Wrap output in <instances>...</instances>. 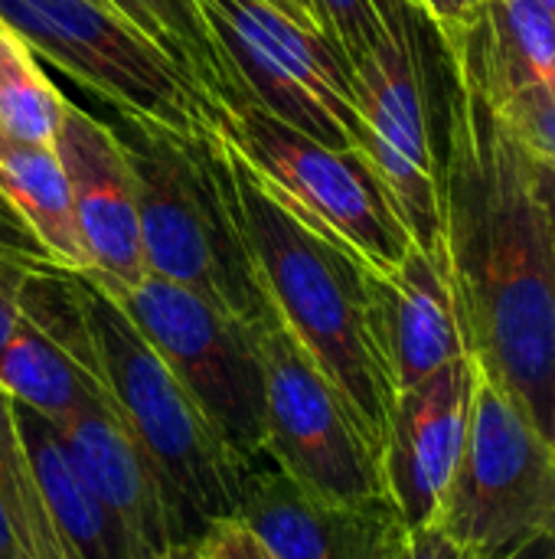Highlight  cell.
Listing matches in <instances>:
<instances>
[{
    "label": "cell",
    "instance_id": "cell-1",
    "mask_svg": "<svg viewBox=\"0 0 555 559\" xmlns=\"http://www.w3.org/2000/svg\"><path fill=\"white\" fill-rule=\"evenodd\" d=\"M445 56L442 226L464 347L555 449V236L540 164L497 121L464 43Z\"/></svg>",
    "mask_w": 555,
    "mask_h": 559
},
{
    "label": "cell",
    "instance_id": "cell-2",
    "mask_svg": "<svg viewBox=\"0 0 555 559\" xmlns=\"http://www.w3.org/2000/svg\"><path fill=\"white\" fill-rule=\"evenodd\" d=\"M226 151L242 233L278 321L337 386L383 455L399 390L379 341L373 269L311 229L229 141Z\"/></svg>",
    "mask_w": 555,
    "mask_h": 559
},
{
    "label": "cell",
    "instance_id": "cell-3",
    "mask_svg": "<svg viewBox=\"0 0 555 559\" xmlns=\"http://www.w3.org/2000/svg\"><path fill=\"white\" fill-rule=\"evenodd\" d=\"M108 124L131 167L147 275L209 298L249 328L275 318L242 233L222 134L141 115Z\"/></svg>",
    "mask_w": 555,
    "mask_h": 559
},
{
    "label": "cell",
    "instance_id": "cell-4",
    "mask_svg": "<svg viewBox=\"0 0 555 559\" xmlns=\"http://www.w3.org/2000/svg\"><path fill=\"white\" fill-rule=\"evenodd\" d=\"M75 275L108 406L154 465L186 540L200 544L213 521L236 518L245 465L222 445L124 308L85 272Z\"/></svg>",
    "mask_w": 555,
    "mask_h": 559
},
{
    "label": "cell",
    "instance_id": "cell-5",
    "mask_svg": "<svg viewBox=\"0 0 555 559\" xmlns=\"http://www.w3.org/2000/svg\"><path fill=\"white\" fill-rule=\"evenodd\" d=\"M209 98L213 128L311 229L373 272H393L406 259L412 236L363 151L330 147L294 131L226 79Z\"/></svg>",
    "mask_w": 555,
    "mask_h": 559
},
{
    "label": "cell",
    "instance_id": "cell-6",
    "mask_svg": "<svg viewBox=\"0 0 555 559\" xmlns=\"http://www.w3.org/2000/svg\"><path fill=\"white\" fill-rule=\"evenodd\" d=\"M226 79L272 118L343 151H363L350 66L324 29L272 0H190ZM366 154V151H363Z\"/></svg>",
    "mask_w": 555,
    "mask_h": 559
},
{
    "label": "cell",
    "instance_id": "cell-7",
    "mask_svg": "<svg viewBox=\"0 0 555 559\" xmlns=\"http://www.w3.org/2000/svg\"><path fill=\"white\" fill-rule=\"evenodd\" d=\"M0 26L118 115H141L180 131L213 124L209 95L108 0H0Z\"/></svg>",
    "mask_w": 555,
    "mask_h": 559
},
{
    "label": "cell",
    "instance_id": "cell-8",
    "mask_svg": "<svg viewBox=\"0 0 555 559\" xmlns=\"http://www.w3.org/2000/svg\"><path fill=\"white\" fill-rule=\"evenodd\" d=\"M478 559L555 534V449L481 370L461 462L435 521Z\"/></svg>",
    "mask_w": 555,
    "mask_h": 559
},
{
    "label": "cell",
    "instance_id": "cell-9",
    "mask_svg": "<svg viewBox=\"0 0 555 559\" xmlns=\"http://www.w3.org/2000/svg\"><path fill=\"white\" fill-rule=\"evenodd\" d=\"M111 298L183 383L222 445L242 465L262 462L268 455L265 370L255 328L157 275H144V282Z\"/></svg>",
    "mask_w": 555,
    "mask_h": 559
},
{
    "label": "cell",
    "instance_id": "cell-10",
    "mask_svg": "<svg viewBox=\"0 0 555 559\" xmlns=\"http://www.w3.org/2000/svg\"><path fill=\"white\" fill-rule=\"evenodd\" d=\"M265 370V452L304 488L334 501L389 498L370 432L275 318L255 328Z\"/></svg>",
    "mask_w": 555,
    "mask_h": 559
},
{
    "label": "cell",
    "instance_id": "cell-11",
    "mask_svg": "<svg viewBox=\"0 0 555 559\" xmlns=\"http://www.w3.org/2000/svg\"><path fill=\"white\" fill-rule=\"evenodd\" d=\"M363 151L415 246L445 252L442 157L432 144L425 75L406 7L376 49L350 69Z\"/></svg>",
    "mask_w": 555,
    "mask_h": 559
},
{
    "label": "cell",
    "instance_id": "cell-12",
    "mask_svg": "<svg viewBox=\"0 0 555 559\" xmlns=\"http://www.w3.org/2000/svg\"><path fill=\"white\" fill-rule=\"evenodd\" d=\"M236 521L275 559H396L409 537L389 498H324L268 455L245 465Z\"/></svg>",
    "mask_w": 555,
    "mask_h": 559
},
{
    "label": "cell",
    "instance_id": "cell-13",
    "mask_svg": "<svg viewBox=\"0 0 555 559\" xmlns=\"http://www.w3.org/2000/svg\"><path fill=\"white\" fill-rule=\"evenodd\" d=\"M478 367L461 357L422 383L399 390L383 439V485L406 531L438 521L442 501L461 462Z\"/></svg>",
    "mask_w": 555,
    "mask_h": 559
},
{
    "label": "cell",
    "instance_id": "cell-14",
    "mask_svg": "<svg viewBox=\"0 0 555 559\" xmlns=\"http://www.w3.org/2000/svg\"><path fill=\"white\" fill-rule=\"evenodd\" d=\"M52 147L65 170L75 229L88 255L85 275L108 295L134 288L144 282L147 265L131 167L111 124L65 102Z\"/></svg>",
    "mask_w": 555,
    "mask_h": 559
},
{
    "label": "cell",
    "instance_id": "cell-15",
    "mask_svg": "<svg viewBox=\"0 0 555 559\" xmlns=\"http://www.w3.org/2000/svg\"><path fill=\"white\" fill-rule=\"evenodd\" d=\"M373 301L396 390L468 357L445 252H425L412 242L393 272H373Z\"/></svg>",
    "mask_w": 555,
    "mask_h": 559
},
{
    "label": "cell",
    "instance_id": "cell-16",
    "mask_svg": "<svg viewBox=\"0 0 555 559\" xmlns=\"http://www.w3.org/2000/svg\"><path fill=\"white\" fill-rule=\"evenodd\" d=\"M56 432L85 485L150 557L160 559L173 544H190L154 465L111 406L82 409L59 423Z\"/></svg>",
    "mask_w": 555,
    "mask_h": 559
},
{
    "label": "cell",
    "instance_id": "cell-17",
    "mask_svg": "<svg viewBox=\"0 0 555 559\" xmlns=\"http://www.w3.org/2000/svg\"><path fill=\"white\" fill-rule=\"evenodd\" d=\"M16 429L29 455L43 504L72 559H154L128 527L101 504L72 465L56 426L39 413L13 403Z\"/></svg>",
    "mask_w": 555,
    "mask_h": 559
},
{
    "label": "cell",
    "instance_id": "cell-18",
    "mask_svg": "<svg viewBox=\"0 0 555 559\" xmlns=\"http://www.w3.org/2000/svg\"><path fill=\"white\" fill-rule=\"evenodd\" d=\"M461 43L491 102L555 79V16L540 0H484Z\"/></svg>",
    "mask_w": 555,
    "mask_h": 559
},
{
    "label": "cell",
    "instance_id": "cell-19",
    "mask_svg": "<svg viewBox=\"0 0 555 559\" xmlns=\"http://www.w3.org/2000/svg\"><path fill=\"white\" fill-rule=\"evenodd\" d=\"M0 197L29 226L52 265L88 272V255L75 229L72 197L56 147L0 134Z\"/></svg>",
    "mask_w": 555,
    "mask_h": 559
},
{
    "label": "cell",
    "instance_id": "cell-20",
    "mask_svg": "<svg viewBox=\"0 0 555 559\" xmlns=\"http://www.w3.org/2000/svg\"><path fill=\"white\" fill-rule=\"evenodd\" d=\"M0 386L13 403L39 413L52 426L82 409L108 406L101 377L36 331L26 318L16 321L10 341L0 347Z\"/></svg>",
    "mask_w": 555,
    "mask_h": 559
},
{
    "label": "cell",
    "instance_id": "cell-21",
    "mask_svg": "<svg viewBox=\"0 0 555 559\" xmlns=\"http://www.w3.org/2000/svg\"><path fill=\"white\" fill-rule=\"evenodd\" d=\"M65 102L36 66V52L0 26V134L52 147Z\"/></svg>",
    "mask_w": 555,
    "mask_h": 559
},
{
    "label": "cell",
    "instance_id": "cell-22",
    "mask_svg": "<svg viewBox=\"0 0 555 559\" xmlns=\"http://www.w3.org/2000/svg\"><path fill=\"white\" fill-rule=\"evenodd\" d=\"M0 498L29 559H72L36 485L29 455L16 429L13 396L0 386Z\"/></svg>",
    "mask_w": 555,
    "mask_h": 559
},
{
    "label": "cell",
    "instance_id": "cell-23",
    "mask_svg": "<svg viewBox=\"0 0 555 559\" xmlns=\"http://www.w3.org/2000/svg\"><path fill=\"white\" fill-rule=\"evenodd\" d=\"M108 3L128 23H134L147 39L164 46L206 95L219 85V62H216L213 46L193 26H186L180 20L177 10L167 0H108Z\"/></svg>",
    "mask_w": 555,
    "mask_h": 559
},
{
    "label": "cell",
    "instance_id": "cell-24",
    "mask_svg": "<svg viewBox=\"0 0 555 559\" xmlns=\"http://www.w3.org/2000/svg\"><path fill=\"white\" fill-rule=\"evenodd\" d=\"M307 3L321 29L340 49L350 69L376 49V43L389 33L393 20L406 7L402 0H307Z\"/></svg>",
    "mask_w": 555,
    "mask_h": 559
},
{
    "label": "cell",
    "instance_id": "cell-25",
    "mask_svg": "<svg viewBox=\"0 0 555 559\" xmlns=\"http://www.w3.org/2000/svg\"><path fill=\"white\" fill-rule=\"evenodd\" d=\"M491 102V98H487ZM504 131L546 170L555 174V79L491 102Z\"/></svg>",
    "mask_w": 555,
    "mask_h": 559
},
{
    "label": "cell",
    "instance_id": "cell-26",
    "mask_svg": "<svg viewBox=\"0 0 555 559\" xmlns=\"http://www.w3.org/2000/svg\"><path fill=\"white\" fill-rule=\"evenodd\" d=\"M406 10H415L442 39V49L458 46L481 20L484 0H402Z\"/></svg>",
    "mask_w": 555,
    "mask_h": 559
},
{
    "label": "cell",
    "instance_id": "cell-27",
    "mask_svg": "<svg viewBox=\"0 0 555 559\" xmlns=\"http://www.w3.org/2000/svg\"><path fill=\"white\" fill-rule=\"evenodd\" d=\"M200 550L206 559H275L236 518L213 521L200 537Z\"/></svg>",
    "mask_w": 555,
    "mask_h": 559
},
{
    "label": "cell",
    "instance_id": "cell-28",
    "mask_svg": "<svg viewBox=\"0 0 555 559\" xmlns=\"http://www.w3.org/2000/svg\"><path fill=\"white\" fill-rule=\"evenodd\" d=\"M29 269H36V262L0 249V347L10 341L20 321V292H23Z\"/></svg>",
    "mask_w": 555,
    "mask_h": 559
},
{
    "label": "cell",
    "instance_id": "cell-29",
    "mask_svg": "<svg viewBox=\"0 0 555 559\" xmlns=\"http://www.w3.org/2000/svg\"><path fill=\"white\" fill-rule=\"evenodd\" d=\"M396 559H478L471 557L464 547H458L438 524H429V527H419V531H409L406 537V547L399 550Z\"/></svg>",
    "mask_w": 555,
    "mask_h": 559
},
{
    "label": "cell",
    "instance_id": "cell-30",
    "mask_svg": "<svg viewBox=\"0 0 555 559\" xmlns=\"http://www.w3.org/2000/svg\"><path fill=\"white\" fill-rule=\"evenodd\" d=\"M0 249L7 252H16L36 265H52L49 255L43 252V246L36 242V236L29 233V226L7 206V200L0 197Z\"/></svg>",
    "mask_w": 555,
    "mask_h": 559
},
{
    "label": "cell",
    "instance_id": "cell-31",
    "mask_svg": "<svg viewBox=\"0 0 555 559\" xmlns=\"http://www.w3.org/2000/svg\"><path fill=\"white\" fill-rule=\"evenodd\" d=\"M0 559H29L13 521H10V511H7L3 498H0Z\"/></svg>",
    "mask_w": 555,
    "mask_h": 559
},
{
    "label": "cell",
    "instance_id": "cell-32",
    "mask_svg": "<svg viewBox=\"0 0 555 559\" xmlns=\"http://www.w3.org/2000/svg\"><path fill=\"white\" fill-rule=\"evenodd\" d=\"M507 559H555V534L530 540L527 547H520L517 554H510Z\"/></svg>",
    "mask_w": 555,
    "mask_h": 559
},
{
    "label": "cell",
    "instance_id": "cell-33",
    "mask_svg": "<svg viewBox=\"0 0 555 559\" xmlns=\"http://www.w3.org/2000/svg\"><path fill=\"white\" fill-rule=\"evenodd\" d=\"M167 3L177 10V16H180L186 26H193V29L206 39V29H203V23H200V16H196V10H193V3H190V0H167ZM206 43H209V39H206Z\"/></svg>",
    "mask_w": 555,
    "mask_h": 559
},
{
    "label": "cell",
    "instance_id": "cell-34",
    "mask_svg": "<svg viewBox=\"0 0 555 559\" xmlns=\"http://www.w3.org/2000/svg\"><path fill=\"white\" fill-rule=\"evenodd\" d=\"M285 7H288L301 23H307V26L321 29V23H317V16H314V10H311V3H307V0H285Z\"/></svg>",
    "mask_w": 555,
    "mask_h": 559
},
{
    "label": "cell",
    "instance_id": "cell-35",
    "mask_svg": "<svg viewBox=\"0 0 555 559\" xmlns=\"http://www.w3.org/2000/svg\"><path fill=\"white\" fill-rule=\"evenodd\" d=\"M540 187H543V197H546V203H550V216H553V236H555V174L553 170L540 167Z\"/></svg>",
    "mask_w": 555,
    "mask_h": 559
},
{
    "label": "cell",
    "instance_id": "cell-36",
    "mask_svg": "<svg viewBox=\"0 0 555 559\" xmlns=\"http://www.w3.org/2000/svg\"><path fill=\"white\" fill-rule=\"evenodd\" d=\"M160 559H206L200 544H173Z\"/></svg>",
    "mask_w": 555,
    "mask_h": 559
},
{
    "label": "cell",
    "instance_id": "cell-37",
    "mask_svg": "<svg viewBox=\"0 0 555 559\" xmlns=\"http://www.w3.org/2000/svg\"><path fill=\"white\" fill-rule=\"evenodd\" d=\"M540 3H543V7H546V10L555 16V0H540Z\"/></svg>",
    "mask_w": 555,
    "mask_h": 559
},
{
    "label": "cell",
    "instance_id": "cell-38",
    "mask_svg": "<svg viewBox=\"0 0 555 559\" xmlns=\"http://www.w3.org/2000/svg\"><path fill=\"white\" fill-rule=\"evenodd\" d=\"M272 3H278V7H285V0H272ZM285 10H288V7H285ZM288 13H291V10H288ZM291 16H294V13H291Z\"/></svg>",
    "mask_w": 555,
    "mask_h": 559
}]
</instances>
